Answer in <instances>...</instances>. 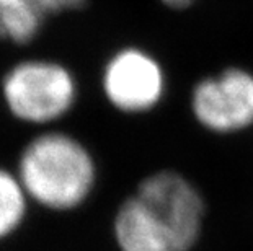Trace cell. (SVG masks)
Returning <instances> with one entry per match:
<instances>
[{
  "mask_svg": "<svg viewBox=\"0 0 253 251\" xmlns=\"http://www.w3.org/2000/svg\"><path fill=\"white\" fill-rule=\"evenodd\" d=\"M204 202L199 191L175 172L141 181L115 217L121 251H190L199 238Z\"/></svg>",
  "mask_w": 253,
  "mask_h": 251,
  "instance_id": "1",
  "label": "cell"
},
{
  "mask_svg": "<svg viewBox=\"0 0 253 251\" xmlns=\"http://www.w3.org/2000/svg\"><path fill=\"white\" fill-rule=\"evenodd\" d=\"M20 181L26 194L41 206L67 211L90 196L96 167L77 139L49 132L31 141L20 158Z\"/></svg>",
  "mask_w": 253,
  "mask_h": 251,
  "instance_id": "2",
  "label": "cell"
},
{
  "mask_svg": "<svg viewBox=\"0 0 253 251\" xmlns=\"http://www.w3.org/2000/svg\"><path fill=\"white\" fill-rule=\"evenodd\" d=\"M2 92L8 109L18 119L44 124L71 111L77 98V85L61 64L26 61L5 75Z\"/></svg>",
  "mask_w": 253,
  "mask_h": 251,
  "instance_id": "3",
  "label": "cell"
},
{
  "mask_svg": "<svg viewBox=\"0 0 253 251\" xmlns=\"http://www.w3.org/2000/svg\"><path fill=\"white\" fill-rule=\"evenodd\" d=\"M198 122L219 134L242 131L253 124V75L242 69H227L201 80L191 97Z\"/></svg>",
  "mask_w": 253,
  "mask_h": 251,
  "instance_id": "4",
  "label": "cell"
},
{
  "mask_svg": "<svg viewBox=\"0 0 253 251\" xmlns=\"http://www.w3.org/2000/svg\"><path fill=\"white\" fill-rule=\"evenodd\" d=\"M103 90L115 108L125 113H144L162 100L165 75L150 54L137 47H126L106 64Z\"/></svg>",
  "mask_w": 253,
  "mask_h": 251,
  "instance_id": "5",
  "label": "cell"
},
{
  "mask_svg": "<svg viewBox=\"0 0 253 251\" xmlns=\"http://www.w3.org/2000/svg\"><path fill=\"white\" fill-rule=\"evenodd\" d=\"M42 15L28 0H0V39L25 44L40 33Z\"/></svg>",
  "mask_w": 253,
  "mask_h": 251,
  "instance_id": "6",
  "label": "cell"
},
{
  "mask_svg": "<svg viewBox=\"0 0 253 251\" xmlns=\"http://www.w3.org/2000/svg\"><path fill=\"white\" fill-rule=\"evenodd\" d=\"M26 196L21 181L0 170V238L12 233L23 220Z\"/></svg>",
  "mask_w": 253,
  "mask_h": 251,
  "instance_id": "7",
  "label": "cell"
},
{
  "mask_svg": "<svg viewBox=\"0 0 253 251\" xmlns=\"http://www.w3.org/2000/svg\"><path fill=\"white\" fill-rule=\"evenodd\" d=\"M28 2L46 17L49 13H61L66 10L80 8L85 0H28Z\"/></svg>",
  "mask_w": 253,
  "mask_h": 251,
  "instance_id": "8",
  "label": "cell"
}]
</instances>
